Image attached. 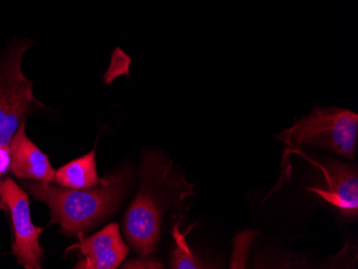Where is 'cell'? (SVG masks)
<instances>
[{
    "instance_id": "cell-1",
    "label": "cell",
    "mask_w": 358,
    "mask_h": 269,
    "mask_svg": "<svg viewBox=\"0 0 358 269\" xmlns=\"http://www.w3.org/2000/svg\"><path fill=\"white\" fill-rule=\"evenodd\" d=\"M140 177V190L124 217V231L132 248L148 256L158 247L164 215L170 208H182L194 186L157 150L145 154Z\"/></svg>"
},
{
    "instance_id": "cell-2",
    "label": "cell",
    "mask_w": 358,
    "mask_h": 269,
    "mask_svg": "<svg viewBox=\"0 0 358 269\" xmlns=\"http://www.w3.org/2000/svg\"><path fill=\"white\" fill-rule=\"evenodd\" d=\"M130 184V170L124 168L106 176L92 188L70 189L58 184L23 180L24 189L44 203L51 212L50 224H59L68 236H82L112 214Z\"/></svg>"
},
{
    "instance_id": "cell-3",
    "label": "cell",
    "mask_w": 358,
    "mask_h": 269,
    "mask_svg": "<svg viewBox=\"0 0 358 269\" xmlns=\"http://www.w3.org/2000/svg\"><path fill=\"white\" fill-rule=\"evenodd\" d=\"M357 134V114L343 108H317L278 138L294 147L327 148L354 159Z\"/></svg>"
},
{
    "instance_id": "cell-4",
    "label": "cell",
    "mask_w": 358,
    "mask_h": 269,
    "mask_svg": "<svg viewBox=\"0 0 358 269\" xmlns=\"http://www.w3.org/2000/svg\"><path fill=\"white\" fill-rule=\"evenodd\" d=\"M31 43L15 42L0 57V147L8 146L20 124L36 108L37 101L32 86L22 71L23 55Z\"/></svg>"
},
{
    "instance_id": "cell-5",
    "label": "cell",
    "mask_w": 358,
    "mask_h": 269,
    "mask_svg": "<svg viewBox=\"0 0 358 269\" xmlns=\"http://www.w3.org/2000/svg\"><path fill=\"white\" fill-rule=\"evenodd\" d=\"M0 201L5 205L11 218L13 230L12 252L20 265L26 269H41L43 249L39 244L43 228L32 224L29 198L11 177L0 182Z\"/></svg>"
},
{
    "instance_id": "cell-6",
    "label": "cell",
    "mask_w": 358,
    "mask_h": 269,
    "mask_svg": "<svg viewBox=\"0 0 358 269\" xmlns=\"http://www.w3.org/2000/svg\"><path fill=\"white\" fill-rule=\"evenodd\" d=\"M317 166L321 170V182L308 190L339 210L345 218L355 219L358 215V175L355 166L336 160H325Z\"/></svg>"
},
{
    "instance_id": "cell-7",
    "label": "cell",
    "mask_w": 358,
    "mask_h": 269,
    "mask_svg": "<svg viewBox=\"0 0 358 269\" xmlns=\"http://www.w3.org/2000/svg\"><path fill=\"white\" fill-rule=\"evenodd\" d=\"M80 242L67 251L78 250L80 258L74 268L115 269L128 256L129 248L122 236L117 224L106 226L87 238L78 236Z\"/></svg>"
},
{
    "instance_id": "cell-8",
    "label": "cell",
    "mask_w": 358,
    "mask_h": 269,
    "mask_svg": "<svg viewBox=\"0 0 358 269\" xmlns=\"http://www.w3.org/2000/svg\"><path fill=\"white\" fill-rule=\"evenodd\" d=\"M9 147L10 170L16 177L44 184L54 182L56 170L48 157L28 138L25 122L20 124Z\"/></svg>"
},
{
    "instance_id": "cell-9",
    "label": "cell",
    "mask_w": 358,
    "mask_h": 269,
    "mask_svg": "<svg viewBox=\"0 0 358 269\" xmlns=\"http://www.w3.org/2000/svg\"><path fill=\"white\" fill-rule=\"evenodd\" d=\"M54 182L70 189L92 188L100 184L101 180L96 172V148L56 170Z\"/></svg>"
},
{
    "instance_id": "cell-10",
    "label": "cell",
    "mask_w": 358,
    "mask_h": 269,
    "mask_svg": "<svg viewBox=\"0 0 358 269\" xmlns=\"http://www.w3.org/2000/svg\"><path fill=\"white\" fill-rule=\"evenodd\" d=\"M173 235H174L175 240H176V247H175L172 256H171V268H204V264L191 252L190 248H189L186 240H185L184 235L179 231L178 224L175 226Z\"/></svg>"
},
{
    "instance_id": "cell-11",
    "label": "cell",
    "mask_w": 358,
    "mask_h": 269,
    "mask_svg": "<svg viewBox=\"0 0 358 269\" xmlns=\"http://www.w3.org/2000/svg\"><path fill=\"white\" fill-rule=\"evenodd\" d=\"M10 170V147L9 145L0 147V182L3 176ZM0 210H6L5 205L0 201Z\"/></svg>"
},
{
    "instance_id": "cell-12",
    "label": "cell",
    "mask_w": 358,
    "mask_h": 269,
    "mask_svg": "<svg viewBox=\"0 0 358 269\" xmlns=\"http://www.w3.org/2000/svg\"><path fill=\"white\" fill-rule=\"evenodd\" d=\"M124 268H164V265L150 258L132 261L124 265Z\"/></svg>"
}]
</instances>
